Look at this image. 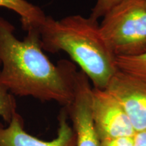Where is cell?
I'll list each match as a JSON object with an SVG mask.
<instances>
[{
    "instance_id": "6da1fadb",
    "label": "cell",
    "mask_w": 146,
    "mask_h": 146,
    "mask_svg": "<svg viewBox=\"0 0 146 146\" xmlns=\"http://www.w3.org/2000/svg\"><path fill=\"white\" fill-rule=\"evenodd\" d=\"M0 16V86L13 96L31 97L64 107L74 99L75 66L67 60L53 64L43 52L39 29L27 31L23 40Z\"/></svg>"
},
{
    "instance_id": "7a4b0ae2",
    "label": "cell",
    "mask_w": 146,
    "mask_h": 146,
    "mask_svg": "<svg viewBox=\"0 0 146 146\" xmlns=\"http://www.w3.org/2000/svg\"><path fill=\"white\" fill-rule=\"evenodd\" d=\"M39 32L43 51L66 53L92 82L94 88H106L118 69L116 57L105 41L98 21L81 15L60 20L47 16Z\"/></svg>"
},
{
    "instance_id": "3957f363",
    "label": "cell",
    "mask_w": 146,
    "mask_h": 146,
    "mask_svg": "<svg viewBox=\"0 0 146 146\" xmlns=\"http://www.w3.org/2000/svg\"><path fill=\"white\" fill-rule=\"evenodd\" d=\"M103 18L100 29L115 57L146 53V0H121Z\"/></svg>"
},
{
    "instance_id": "277c9868",
    "label": "cell",
    "mask_w": 146,
    "mask_h": 146,
    "mask_svg": "<svg viewBox=\"0 0 146 146\" xmlns=\"http://www.w3.org/2000/svg\"><path fill=\"white\" fill-rule=\"evenodd\" d=\"M91 106L100 141L135 135L136 132L125 111L106 89L93 87Z\"/></svg>"
},
{
    "instance_id": "5b68a950",
    "label": "cell",
    "mask_w": 146,
    "mask_h": 146,
    "mask_svg": "<svg viewBox=\"0 0 146 146\" xmlns=\"http://www.w3.org/2000/svg\"><path fill=\"white\" fill-rule=\"evenodd\" d=\"M74 99L66 109L76 136V146H101L92 114V90L89 80L82 71L74 78Z\"/></svg>"
},
{
    "instance_id": "8992f818",
    "label": "cell",
    "mask_w": 146,
    "mask_h": 146,
    "mask_svg": "<svg viewBox=\"0 0 146 146\" xmlns=\"http://www.w3.org/2000/svg\"><path fill=\"white\" fill-rule=\"evenodd\" d=\"M105 89L119 102L135 132L146 131V82L118 70Z\"/></svg>"
},
{
    "instance_id": "52a82bcc",
    "label": "cell",
    "mask_w": 146,
    "mask_h": 146,
    "mask_svg": "<svg viewBox=\"0 0 146 146\" xmlns=\"http://www.w3.org/2000/svg\"><path fill=\"white\" fill-rule=\"evenodd\" d=\"M68 117L64 108L58 116L56 137L45 141L27 132L23 117L16 112L6 125L0 123V146H76L75 133Z\"/></svg>"
},
{
    "instance_id": "ba28073f",
    "label": "cell",
    "mask_w": 146,
    "mask_h": 146,
    "mask_svg": "<svg viewBox=\"0 0 146 146\" xmlns=\"http://www.w3.org/2000/svg\"><path fill=\"white\" fill-rule=\"evenodd\" d=\"M0 7L14 11L19 15L22 27L26 31L39 29L47 16L39 7L26 0H0Z\"/></svg>"
},
{
    "instance_id": "9c48e42d",
    "label": "cell",
    "mask_w": 146,
    "mask_h": 146,
    "mask_svg": "<svg viewBox=\"0 0 146 146\" xmlns=\"http://www.w3.org/2000/svg\"><path fill=\"white\" fill-rule=\"evenodd\" d=\"M115 64L118 70L146 82V53L130 57H116Z\"/></svg>"
},
{
    "instance_id": "30bf717a",
    "label": "cell",
    "mask_w": 146,
    "mask_h": 146,
    "mask_svg": "<svg viewBox=\"0 0 146 146\" xmlns=\"http://www.w3.org/2000/svg\"><path fill=\"white\" fill-rule=\"evenodd\" d=\"M1 66V62H0ZM15 98L3 87L0 86V117L8 123L16 111Z\"/></svg>"
},
{
    "instance_id": "8fae6325",
    "label": "cell",
    "mask_w": 146,
    "mask_h": 146,
    "mask_svg": "<svg viewBox=\"0 0 146 146\" xmlns=\"http://www.w3.org/2000/svg\"><path fill=\"white\" fill-rule=\"evenodd\" d=\"M120 1L121 0H97L89 17L98 21L99 18L104 17L111 8Z\"/></svg>"
},
{
    "instance_id": "7c38bea8",
    "label": "cell",
    "mask_w": 146,
    "mask_h": 146,
    "mask_svg": "<svg viewBox=\"0 0 146 146\" xmlns=\"http://www.w3.org/2000/svg\"><path fill=\"white\" fill-rule=\"evenodd\" d=\"M133 136L124 137L101 141V146H133Z\"/></svg>"
},
{
    "instance_id": "4fadbf2b",
    "label": "cell",
    "mask_w": 146,
    "mask_h": 146,
    "mask_svg": "<svg viewBox=\"0 0 146 146\" xmlns=\"http://www.w3.org/2000/svg\"><path fill=\"white\" fill-rule=\"evenodd\" d=\"M133 146H146V131L135 133L133 136Z\"/></svg>"
}]
</instances>
